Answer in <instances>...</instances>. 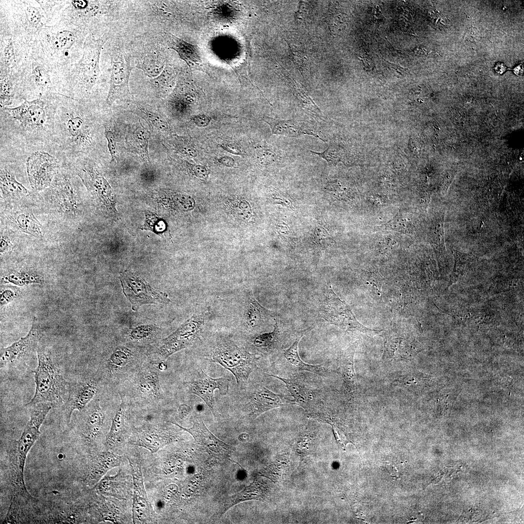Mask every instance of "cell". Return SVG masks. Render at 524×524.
<instances>
[{
  "label": "cell",
  "mask_w": 524,
  "mask_h": 524,
  "mask_svg": "<svg viewBox=\"0 0 524 524\" xmlns=\"http://www.w3.org/2000/svg\"><path fill=\"white\" fill-rule=\"evenodd\" d=\"M257 356L238 347L229 340L219 341L210 356L211 361L229 370L238 385H245L256 369Z\"/></svg>",
  "instance_id": "5"
},
{
  "label": "cell",
  "mask_w": 524,
  "mask_h": 524,
  "mask_svg": "<svg viewBox=\"0 0 524 524\" xmlns=\"http://www.w3.org/2000/svg\"><path fill=\"white\" fill-rule=\"evenodd\" d=\"M289 404H294L293 401L258 384L252 393L248 403L250 410L249 416L252 419H255L271 409L283 407Z\"/></svg>",
  "instance_id": "14"
},
{
  "label": "cell",
  "mask_w": 524,
  "mask_h": 524,
  "mask_svg": "<svg viewBox=\"0 0 524 524\" xmlns=\"http://www.w3.org/2000/svg\"><path fill=\"white\" fill-rule=\"evenodd\" d=\"M153 327L150 326H143L134 329L131 333V336L134 339H142L149 336L152 333Z\"/></svg>",
  "instance_id": "47"
},
{
  "label": "cell",
  "mask_w": 524,
  "mask_h": 524,
  "mask_svg": "<svg viewBox=\"0 0 524 524\" xmlns=\"http://www.w3.org/2000/svg\"><path fill=\"white\" fill-rule=\"evenodd\" d=\"M204 323V318L201 314L193 315L163 341L159 348L161 356L166 359L175 353L192 345L201 332Z\"/></svg>",
  "instance_id": "11"
},
{
  "label": "cell",
  "mask_w": 524,
  "mask_h": 524,
  "mask_svg": "<svg viewBox=\"0 0 524 524\" xmlns=\"http://www.w3.org/2000/svg\"><path fill=\"white\" fill-rule=\"evenodd\" d=\"M33 75L35 85L40 91L49 92L52 90L49 76L44 68L36 66L33 68Z\"/></svg>",
  "instance_id": "40"
},
{
  "label": "cell",
  "mask_w": 524,
  "mask_h": 524,
  "mask_svg": "<svg viewBox=\"0 0 524 524\" xmlns=\"http://www.w3.org/2000/svg\"><path fill=\"white\" fill-rule=\"evenodd\" d=\"M134 444L145 447L151 452H156L165 442V438L156 433H144L137 437Z\"/></svg>",
  "instance_id": "35"
},
{
  "label": "cell",
  "mask_w": 524,
  "mask_h": 524,
  "mask_svg": "<svg viewBox=\"0 0 524 524\" xmlns=\"http://www.w3.org/2000/svg\"><path fill=\"white\" fill-rule=\"evenodd\" d=\"M131 466L133 484V494L147 497L144 486L141 466L129 460Z\"/></svg>",
  "instance_id": "37"
},
{
  "label": "cell",
  "mask_w": 524,
  "mask_h": 524,
  "mask_svg": "<svg viewBox=\"0 0 524 524\" xmlns=\"http://www.w3.org/2000/svg\"><path fill=\"white\" fill-rule=\"evenodd\" d=\"M0 107L12 104L16 95V90L13 82L8 79L1 80L0 84Z\"/></svg>",
  "instance_id": "38"
},
{
  "label": "cell",
  "mask_w": 524,
  "mask_h": 524,
  "mask_svg": "<svg viewBox=\"0 0 524 524\" xmlns=\"http://www.w3.org/2000/svg\"><path fill=\"white\" fill-rule=\"evenodd\" d=\"M266 490L262 484L255 480L244 491L229 498L224 505L222 514L233 506L243 501L249 500H263L265 496Z\"/></svg>",
  "instance_id": "27"
},
{
  "label": "cell",
  "mask_w": 524,
  "mask_h": 524,
  "mask_svg": "<svg viewBox=\"0 0 524 524\" xmlns=\"http://www.w3.org/2000/svg\"><path fill=\"white\" fill-rule=\"evenodd\" d=\"M377 228L380 230H393L402 232L405 234H407V232L406 219L399 217L398 214L390 221L381 226L377 227Z\"/></svg>",
  "instance_id": "43"
},
{
  "label": "cell",
  "mask_w": 524,
  "mask_h": 524,
  "mask_svg": "<svg viewBox=\"0 0 524 524\" xmlns=\"http://www.w3.org/2000/svg\"><path fill=\"white\" fill-rule=\"evenodd\" d=\"M355 347L348 350L341 358L339 368L347 392L352 396L357 393L356 376L354 369Z\"/></svg>",
  "instance_id": "25"
},
{
  "label": "cell",
  "mask_w": 524,
  "mask_h": 524,
  "mask_svg": "<svg viewBox=\"0 0 524 524\" xmlns=\"http://www.w3.org/2000/svg\"><path fill=\"white\" fill-rule=\"evenodd\" d=\"M314 235L317 240H322L323 239H326L329 236V234L327 230L321 227H317L314 231Z\"/></svg>",
  "instance_id": "57"
},
{
  "label": "cell",
  "mask_w": 524,
  "mask_h": 524,
  "mask_svg": "<svg viewBox=\"0 0 524 524\" xmlns=\"http://www.w3.org/2000/svg\"><path fill=\"white\" fill-rule=\"evenodd\" d=\"M279 330L277 323L275 325L272 332L256 335L252 340L254 346L259 348H270L275 343L278 338Z\"/></svg>",
  "instance_id": "39"
},
{
  "label": "cell",
  "mask_w": 524,
  "mask_h": 524,
  "mask_svg": "<svg viewBox=\"0 0 524 524\" xmlns=\"http://www.w3.org/2000/svg\"><path fill=\"white\" fill-rule=\"evenodd\" d=\"M180 152L190 157H196L197 155L196 150L191 146H184L181 147Z\"/></svg>",
  "instance_id": "58"
},
{
  "label": "cell",
  "mask_w": 524,
  "mask_h": 524,
  "mask_svg": "<svg viewBox=\"0 0 524 524\" xmlns=\"http://www.w3.org/2000/svg\"><path fill=\"white\" fill-rule=\"evenodd\" d=\"M104 416L98 403L95 404L85 420L83 434L90 441L95 440L101 432Z\"/></svg>",
  "instance_id": "28"
},
{
  "label": "cell",
  "mask_w": 524,
  "mask_h": 524,
  "mask_svg": "<svg viewBox=\"0 0 524 524\" xmlns=\"http://www.w3.org/2000/svg\"><path fill=\"white\" fill-rule=\"evenodd\" d=\"M12 246V243L10 242V239L8 237L3 234L1 233L0 240V251L1 253H2L7 250H8Z\"/></svg>",
  "instance_id": "54"
},
{
  "label": "cell",
  "mask_w": 524,
  "mask_h": 524,
  "mask_svg": "<svg viewBox=\"0 0 524 524\" xmlns=\"http://www.w3.org/2000/svg\"><path fill=\"white\" fill-rule=\"evenodd\" d=\"M123 292L136 311L143 305L166 303L170 301L167 295L150 286L144 279L133 273L125 271L119 277Z\"/></svg>",
  "instance_id": "9"
},
{
  "label": "cell",
  "mask_w": 524,
  "mask_h": 524,
  "mask_svg": "<svg viewBox=\"0 0 524 524\" xmlns=\"http://www.w3.org/2000/svg\"><path fill=\"white\" fill-rule=\"evenodd\" d=\"M332 427L334 435L338 444L343 447H345L347 443L350 442L347 439L346 436L335 424H331Z\"/></svg>",
  "instance_id": "48"
},
{
  "label": "cell",
  "mask_w": 524,
  "mask_h": 524,
  "mask_svg": "<svg viewBox=\"0 0 524 524\" xmlns=\"http://www.w3.org/2000/svg\"><path fill=\"white\" fill-rule=\"evenodd\" d=\"M412 352L408 341L401 338H389L385 342L383 359L385 362L409 360Z\"/></svg>",
  "instance_id": "24"
},
{
  "label": "cell",
  "mask_w": 524,
  "mask_h": 524,
  "mask_svg": "<svg viewBox=\"0 0 524 524\" xmlns=\"http://www.w3.org/2000/svg\"><path fill=\"white\" fill-rule=\"evenodd\" d=\"M0 161V191L3 198L8 200H18L29 195L30 191L16 180L10 164L4 160Z\"/></svg>",
  "instance_id": "21"
},
{
  "label": "cell",
  "mask_w": 524,
  "mask_h": 524,
  "mask_svg": "<svg viewBox=\"0 0 524 524\" xmlns=\"http://www.w3.org/2000/svg\"><path fill=\"white\" fill-rule=\"evenodd\" d=\"M73 5L77 8H82L84 7L86 3L83 0H77L73 1Z\"/></svg>",
  "instance_id": "59"
},
{
  "label": "cell",
  "mask_w": 524,
  "mask_h": 524,
  "mask_svg": "<svg viewBox=\"0 0 524 524\" xmlns=\"http://www.w3.org/2000/svg\"><path fill=\"white\" fill-rule=\"evenodd\" d=\"M104 134L108 142V148L111 155V163H115L116 162L117 156L115 135L113 131L106 128Z\"/></svg>",
  "instance_id": "45"
},
{
  "label": "cell",
  "mask_w": 524,
  "mask_h": 524,
  "mask_svg": "<svg viewBox=\"0 0 524 524\" xmlns=\"http://www.w3.org/2000/svg\"><path fill=\"white\" fill-rule=\"evenodd\" d=\"M53 405L40 403L30 407V420L16 442L12 456L11 480L16 492L29 493L24 481V468L27 455L40 434V428Z\"/></svg>",
  "instance_id": "3"
},
{
  "label": "cell",
  "mask_w": 524,
  "mask_h": 524,
  "mask_svg": "<svg viewBox=\"0 0 524 524\" xmlns=\"http://www.w3.org/2000/svg\"><path fill=\"white\" fill-rule=\"evenodd\" d=\"M132 520L134 524H143L150 522L154 517V512L147 497L133 494L132 501Z\"/></svg>",
  "instance_id": "30"
},
{
  "label": "cell",
  "mask_w": 524,
  "mask_h": 524,
  "mask_svg": "<svg viewBox=\"0 0 524 524\" xmlns=\"http://www.w3.org/2000/svg\"><path fill=\"white\" fill-rule=\"evenodd\" d=\"M171 423L189 433L198 443L215 453H225L234 450L232 446L216 438L208 429L200 419L196 418L194 421L192 426L190 427H184L178 424Z\"/></svg>",
  "instance_id": "16"
},
{
  "label": "cell",
  "mask_w": 524,
  "mask_h": 524,
  "mask_svg": "<svg viewBox=\"0 0 524 524\" xmlns=\"http://www.w3.org/2000/svg\"><path fill=\"white\" fill-rule=\"evenodd\" d=\"M16 295L12 290L6 289L0 294V306H3L12 301Z\"/></svg>",
  "instance_id": "53"
},
{
  "label": "cell",
  "mask_w": 524,
  "mask_h": 524,
  "mask_svg": "<svg viewBox=\"0 0 524 524\" xmlns=\"http://www.w3.org/2000/svg\"><path fill=\"white\" fill-rule=\"evenodd\" d=\"M186 384L189 392L201 398L214 417H217L218 412L214 393L217 389L221 395H226L229 390V379L225 377L212 378L200 369L196 377Z\"/></svg>",
  "instance_id": "12"
},
{
  "label": "cell",
  "mask_w": 524,
  "mask_h": 524,
  "mask_svg": "<svg viewBox=\"0 0 524 524\" xmlns=\"http://www.w3.org/2000/svg\"><path fill=\"white\" fill-rule=\"evenodd\" d=\"M138 388L146 394H150L156 398L161 396V388L157 374L148 372L143 374L138 381Z\"/></svg>",
  "instance_id": "33"
},
{
  "label": "cell",
  "mask_w": 524,
  "mask_h": 524,
  "mask_svg": "<svg viewBox=\"0 0 524 524\" xmlns=\"http://www.w3.org/2000/svg\"><path fill=\"white\" fill-rule=\"evenodd\" d=\"M37 353L38 365L33 371L35 391L33 397L25 406L30 407L43 402L62 405L66 401L67 382L48 352L39 348Z\"/></svg>",
  "instance_id": "4"
},
{
  "label": "cell",
  "mask_w": 524,
  "mask_h": 524,
  "mask_svg": "<svg viewBox=\"0 0 524 524\" xmlns=\"http://www.w3.org/2000/svg\"><path fill=\"white\" fill-rule=\"evenodd\" d=\"M218 162L227 167H232L235 164L234 159L230 156H225L217 159Z\"/></svg>",
  "instance_id": "55"
},
{
  "label": "cell",
  "mask_w": 524,
  "mask_h": 524,
  "mask_svg": "<svg viewBox=\"0 0 524 524\" xmlns=\"http://www.w3.org/2000/svg\"><path fill=\"white\" fill-rule=\"evenodd\" d=\"M192 122L198 127H205L208 126L212 120L211 118L204 114H199L193 116L191 118Z\"/></svg>",
  "instance_id": "50"
},
{
  "label": "cell",
  "mask_w": 524,
  "mask_h": 524,
  "mask_svg": "<svg viewBox=\"0 0 524 524\" xmlns=\"http://www.w3.org/2000/svg\"><path fill=\"white\" fill-rule=\"evenodd\" d=\"M267 375L278 378L284 383L288 390L294 398L293 400L294 404L299 405L307 410L311 409V401L312 398L304 386L293 380L276 375L267 374Z\"/></svg>",
  "instance_id": "29"
},
{
  "label": "cell",
  "mask_w": 524,
  "mask_h": 524,
  "mask_svg": "<svg viewBox=\"0 0 524 524\" xmlns=\"http://www.w3.org/2000/svg\"><path fill=\"white\" fill-rule=\"evenodd\" d=\"M129 360V352L123 348H116L107 360L108 368L110 370H117L127 365Z\"/></svg>",
  "instance_id": "36"
},
{
  "label": "cell",
  "mask_w": 524,
  "mask_h": 524,
  "mask_svg": "<svg viewBox=\"0 0 524 524\" xmlns=\"http://www.w3.org/2000/svg\"><path fill=\"white\" fill-rule=\"evenodd\" d=\"M320 312L327 322L344 329H357L366 333L379 332L368 329L360 324L349 307L335 294L330 286L327 290Z\"/></svg>",
  "instance_id": "10"
},
{
  "label": "cell",
  "mask_w": 524,
  "mask_h": 524,
  "mask_svg": "<svg viewBox=\"0 0 524 524\" xmlns=\"http://www.w3.org/2000/svg\"><path fill=\"white\" fill-rule=\"evenodd\" d=\"M139 108L157 129L163 131H166L168 129L167 122L160 115L147 109L142 108L141 106H139Z\"/></svg>",
  "instance_id": "44"
},
{
  "label": "cell",
  "mask_w": 524,
  "mask_h": 524,
  "mask_svg": "<svg viewBox=\"0 0 524 524\" xmlns=\"http://www.w3.org/2000/svg\"><path fill=\"white\" fill-rule=\"evenodd\" d=\"M165 59L158 47H147L137 60L136 67L147 76L154 78L164 69Z\"/></svg>",
  "instance_id": "22"
},
{
  "label": "cell",
  "mask_w": 524,
  "mask_h": 524,
  "mask_svg": "<svg viewBox=\"0 0 524 524\" xmlns=\"http://www.w3.org/2000/svg\"><path fill=\"white\" fill-rule=\"evenodd\" d=\"M57 102L39 98L15 108L0 107V152L24 155L49 146Z\"/></svg>",
  "instance_id": "1"
},
{
  "label": "cell",
  "mask_w": 524,
  "mask_h": 524,
  "mask_svg": "<svg viewBox=\"0 0 524 524\" xmlns=\"http://www.w3.org/2000/svg\"><path fill=\"white\" fill-rule=\"evenodd\" d=\"M15 57L14 48L11 41H9L3 50L4 61L6 64H10Z\"/></svg>",
  "instance_id": "51"
},
{
  "label": "cell",
  "mask_w": 524,
  "mask_h": 524,
  "mask_svg": "<svg viewBox=\"0 0 524 524\" xmlns=\"http://www.w3.org/2000/svg\"><path fill=\"white\" fill-rule=\"evenodd\" d=\"M33 327L28 333L21 338L12 344L0 349V368L10 365L23 357L33 345L38 338V332L34 327V320Z\"/></svg>",
  "instance_id": "20"
},
{
  "label": "cell",
  "mask_w": 524,
  "mask_h": 524,
  "mask_svg": "<svg viewBox=\"0 0 524 524\" xmlns=\"http://www.w3.org/2000/svg\"><path fill=\"white\" fill-rule=\"evenodd\" d=\"M271 312L261 306L252 294L249 295L245 313V321L248 327L252 328L261 327L267 321Z\"/></svg>",
  "instance_id": "26"
},
{
  "label": "cell",
  "mask_w": 524,
  "mask_h": 524,
  "mask_svg": "<svg viewBox=\"0 0 524 524\" xmlns=\"http://www.w3.org/2000/svg\"><path fill=\"white\" fill-rule=\"evenodd\" d=\"M76 174L63 164L59 170L46 194L60 213L75 215L78 211L79 184Z\"/></svg>",
  "instance_id": "8"
},
{
  "label": "cell",
  "mask_w": 524,
  "mask_h": 524,
  "mask_svg": "<svg viewBox=\"0 0 524 524\" xmlns=\"http://www.w3.org/2000/svg\"><path fill=\"white\" fill-rule=\"evenodd\" d=\"M158 368L161 371L165 370L167 368V365L164 362H161L158 364Z\"/></svg>",
  "instance_id": "60"
},
{
  "label": "cell",
  "mask_w": 524,
  "mask_h": 524,
  "mask_svg": "<svg viewBox=\"0 0 524 524\" xmlns=\"http://www.w3.org/2000/svg\"><path fill=\"white\" fill-rule=\"evenodd\" d=\"M163 38L169 49L177 52L191 71L202 70V57L198 46L189 43L169 33H164Z\"/></svg>",
  "instance_id": "15"
},
{
  "label": "cell",
  "mask_w": 524,
  "mask_h": 524,
  "mask_svg": "<svg viewBox=\"0 0 524 524\" xmlns=\"http://www.w3.org/2000/svg\"><path fill=\"white\" fill-rule=\"evenodd\" d=\"M262 120L269 125L273 134L292 137L308 135L325 142L318 134L313 131L303 122L292 119L274 118L269 116H264Z\"/></svg>",
  "instance_id": "19"
},
{
  "label": "cell",
  "mask_w": 524,
  "mask_h": 524,
  "mask_svg": "<svg viewBox=\"0 0 524 524\" xmlns=\"http://www.w3.org/2000/svg\"><path fill=\"white\" fill-rule=\"evenodd\" d=\"M97 392V386L92 380L80 383L72 388L69 393L66 409V416L68 423L73 411L82 410L91 401Z\"/></svg>",
  "instance_id": "17"
},
{
  "label": "cell",
  "mask_w": 524,
  "mask_h": 524,
  "mask_svg": "<svg viewBox=\"0 0 524 524\" xmlns=\"http://www.w3.org/2000/svg\"><path fill=\"white\" fill-rule=\"evenodd\" d=\"M25 13L28 21L35 27H37L40 24L41 16L37 8L28 6L25 9Z\"/></svg>",
  "instance_id": "46"
},
{
  "label": "cell",
  "mask_w": 524,
  "mask_h": 524,
  "mask_svg": "<svg viewBox=\"0 0 524 524\" xmlns=\"http://www.w3.org/2000/svg\"><path fill=\"white\" fill-rule=\"evenodd\" d=\"M90 111L76 99H58L52 143L64 164L90 158L96 147L97 124Z\"/></svg>",
  "instance_id": "2"
},
{
  "label": "cell",
  "mask_w": 524,
  "mask_h": 524,
  "mask_svg": "<svg viewBox=\"0 0 524 524\" xmlns=\"http://www.w3.org/2000/svg\"><path fill=\"white\" fill-rule=\"evenodd\" d=\"M103 44L100 41H96L87 46L84 51L80 68L81 84L76 92L80 95L90 92L99 78V58Z\"/></svg>",
  "instance_id": "13"
},
{
  "label": "cell",
  "mask_w": 524,
  "mask_h": 524,
  "mask_svg": "<svg viewBox=\"0 0 524 524\" xmlns=\"http://www.w3.org/2000/svg\"><path fill=\"white\" fill-rule=\"evenodd\" d=\"M145 223L141 229H149L157 233H161L165 230L166 226L163 220L151 212L145 211Z\"/></svg>",
  "instance_id": "41"
},
{
  "label": "cell",
  "mask_w": 524,
  "mask_h": 524,
  "mask_svg": "<svg viewBox=\"0 0 524 524\" xmlns=\"http://www.w3.org/2000/svg\"><path fill=\"white\" fill-rule=\"evenodd\" d=\"M192 171L194 175L196 177L202 179H206L208 176V172L206 167L200 164H189Z\"/></svg>",
  "instance_id": "52"
},
{
  "label": "cell",
  "mask_w": 524,
  "mask_h": 524,
  "mask_svg": "<svg viewBox=\"0 0 524 524\" xmlns=\"http://www.w3.org/2000/svg\"><path fill=\"white\" fill-rule=\"evenodd\" d=\"M192 410L191 407L187 404H180L178 408V415L180 419L185 417Z\"/></svg>",
  "instance_id": "56"
},
{
  "label": "cell",
  "mask_w": 524,
  "mask_h": 524,
  "mask_svg": "<svg viewBox=\"0 0 524 524\" xmlns=\"http://www.w3.org/2000/svg\"><path fill=\"white\" fill-rule=\"evenodd\" d=\"M75 37L73 33L67 30H62L57 33L54 39L55 45L63 49H69L74 43Z\"/></svg>",
  "instance_id": "42"
},
{
  "label": "cell",
  "mask_w": 524,
  "mask_h": 524,
  "mask_svg": "<svg viewBox=\"0 0 524 524\" xmlns=\"http://www.w3.org/2000/svg\"><path fill=\"white\" fill-rule=\"evenodd\" d=\"M121 462L120 458L116 454L110 452H101L93 458L88 466V471L84 478L88 486H95L111 469L118 467Z\"/></svg>",
  "instance_id": "18"
},
{
  "label": "cell",
  "mask_w": 524,
  "mask_h": 524,
  "mask_svg": "<svg viewBox=\"0 0 524 524\" xmlns=\"http://www.w3.org/2000/svg\"><path fill=\"white\" fill-rule=\"evenodd\" d=\"M7 218L22 231L36 237L42 236V226L32 210L18 209L12 212Z\"/></svg>",
  "instance_id": "23"
},
{
  "label": "cell",
  "mask_w": 524,
  "mask_h": 524,
  "mask_svg": "<svg viewBox=\"0 0 524 524\" xmlns=\"http://www.w3.org/2000/svg\"><path fill=\"white\" fill-rule=\"evenodd\" d=\"M111 67L109 89L106 99L109 106L117 100H129L131 95L129 79L132 66L122 40L117 39L110 52Z\"/></svg>",
  "instance_id": "7"
},
{
  "label": "cell",
  "mask_w": 524,
  "mask_h": 524,
  "mask_svg": "<svg viewBox=\"0 0 524 524\" xmlns=\"http://www.w3.org/2000/svg\"><path fill=\"white\" fill-rule=\"evenodd\" d=\"M301 337L302 336L296 339L289 348L284 351V357L289 363L299 370L307 371L317 375H322L324 372L325 369L321 365L309 364L305 363L301 360L298 352V346Z\"/></svg>",
  "instance_id": "31"
},
{
  "label": "cell",
  "mask_w": 524,
  "mask_h": 524,
  "mask_svg": "<svg viewBox=\"0 0 524 524\" xmlns=\"http://www.w3.org/2000/svg\"><path fill=\"white\" fill-rule=\"evenodd\" d=\"M2 280L6 283H12L18 286L26 285L32 283L41 284L44 282L43 277L34 272L22 271L13 272L3 278Z\"/></svg>",
  "instance_id": "34"
},
{
  "label": "cell",
  "mask_w": 524,
  "mask_h": 524,
  "mask_svg": "<svg viewBox=\"0 0 524 524\" xmlns=\"http://www.w3.org/2000/svg\"><path fill=\"white\" fill-rule=\"evenodd\" d=\"M125 410L122 405L116 411L113 419L110 430L107 436L106 442L112 446L118 443L121 439L124 427Z\"/></svg>",
  "instance_id": "32"
},
{
  "label": "cell",
  "mask_w": 524,
  "mask_h": 524,
  "mask_svg": "<svg viewBox=\"0 0 524 524\" xmlns=\"http://www.w3.org/2000/svg\"><path fill=\"white\" fill-rule=\"evenodd\" d=\"M220 147L225 150L235 155H241L242 148L240 145L236 142H226L221 144Z\"/></svg>",
  "instance_id": "49"
},
{
  "label": "cell",
  "mask_w": 524,
  "mask_h": 524,
  "mask_svg": "<svg viewBox=\"0 0 524 524\" xmlns=\"http://www.w3.org/2000/svg\"><path fill=\"white\" fill-rule=\"evenodd\" d=\"M25 161L30 186L35 191L49 188L64 164L53 143L28 153Z\"/></svg>",
  "instance_id": "6"
}]
</instances>
